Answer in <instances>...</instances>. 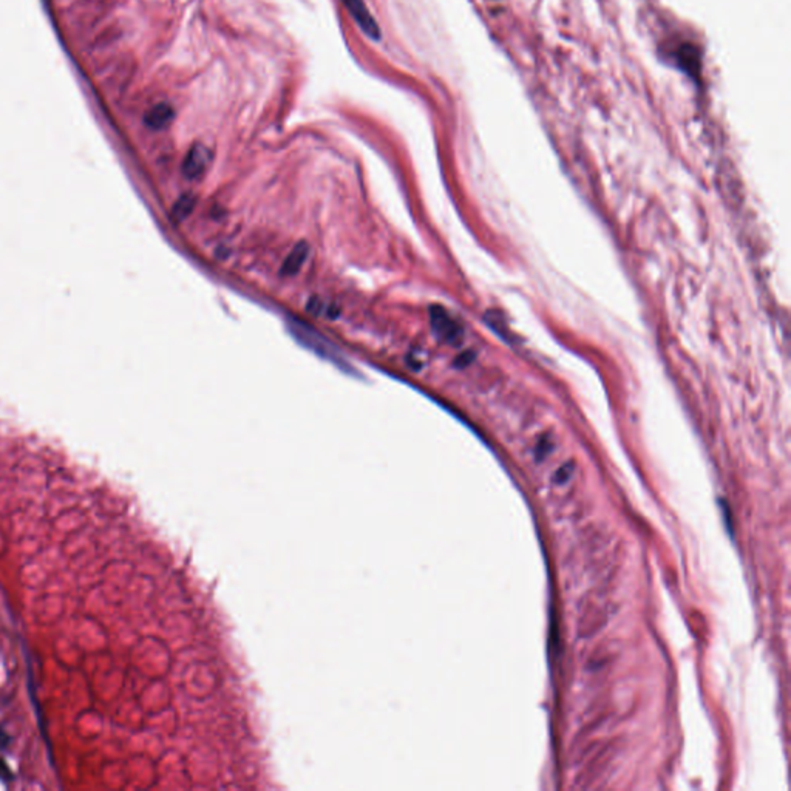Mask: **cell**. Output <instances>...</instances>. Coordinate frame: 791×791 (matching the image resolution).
<instances>
[{
    "instance_id": "2",
    "label": "cell",
    "mask_w": 791,
    "mask_h": 791,
    "mask_svg": "<svg viewBox=\"0 0 791 791\" xmlns=\"http://www.w3.org/2000/svg\"><path fill=\"white\" fill-rule=\"evenodd\" d=\"M671 61L678 70H682L685 75H687L694 80H699L701 70V55L696 45H692L690 42H685L682 45H678L671 53Z\"/></svg>"
},
{
    "instance_id": "7",
    "label": "cell",
    "mask_w": 791,
    "mask_h": 791,
    "mask_svg": "<svg viewBox=\"0 0 791 791\" xmlns=\"http://www.w3.org/2000/svg\"><path fill=\"white\" fill-rule=\"evenodd\" d=\"M195 206H197L195 195L192 194L181 195L178 199H176V203L172 208V218L176 221V223H181V221L189 218L190 213L195 211Z\"/></svg>"
},
{
    "instance_id": "4",
    "label": "cell",
    "mask_w": 791,
    "mask_h": 791,
    "mask_svg": "<svg viewBox=\"0 0 791 791\" xmlns=\"http://www.w3.org/2000/svg\"><path fill=\"white\" fill-rule=\"evenodd\" d=\"M432 327L436 337L443 340V342L456 343V340L461 337V328L439 306L432 308Z\"/></svg>"
},
{
    "instance_id": "6",
    "label": "cell",
    "mask_w": 791,
    "mask_h": 791,
    "mask_svg": "<svg viewBox=\"0 0 791 791\" xmlns=\"http://www.w3.org/2000/svg\"><path fill=\"white\" fill-rule=\"evenodd\" d=\"M308 254H309L308 243H305V241L297 243V245H295V246L292 248L291 254L287 255L286 260L283 262V266H282V276H283V277H292V276H295V273H297V272L301 269L303 263L306 262Z\"/></svg>"
},
{
    "instance_id": "5",
    "label": "cell",
    "mask_w": 791,
    "mask_h": 791,
    "mask_svg": "<svg viewBox=\"0 0 791 791\" xmlns=\"http://www.w3.org/2000/svg\"><path fill=\"white\" fill-rule=\"evenodd\" d=\"M175 117V110L170 104L161 102V104L153 106L149 112L144 115V124L150 130H164L170 124H172Z\"/></svg>"
},
{
    "instance_id": "3",
    "label": "cell",
    "mask_w": 791,
    "mask_h": 791,
    "mask_svg": "<svg viewBox=\"0 0 791 791\" xmlns=\"http://www.w3.org/2000/svg\"><path fill=\"white\" fill-rule=\"evenodd\" d=\"M342 3L345 5V8L348 10L352 19L356 20L357 27L368 36L369 39L380 41L382 38L380 27L377 24V20L373 17V14L369 13L364 0H342Z\"/></svg>"
},
{
    "instance_id": "1",
    "label": "cell",
    "mask_w": 791,
    "mask_h": 791,
    "mask_svg": "<svg viewBox=\"0 0 791 791\" xmlns=\"http://www.w3.org/2000/svg\"><path fill=\"white\" fill-rule=\"evenodd\" d=\"M213 159V153L204 144H194L183 161V175L187 180H199L208 172Z\"/></svg>"
}]
</instances>
